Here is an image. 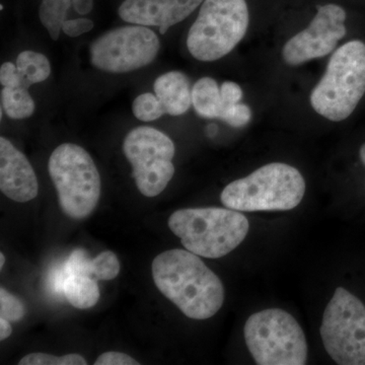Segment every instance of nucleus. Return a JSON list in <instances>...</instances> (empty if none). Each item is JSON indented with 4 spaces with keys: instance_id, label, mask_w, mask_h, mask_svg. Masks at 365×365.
Returning <instances> with one entry per match:
<instances>
[{
    "instance_id": "f257e3e1",
    "label": "nucleus",
    "mask_w": 365,
    "mask_h": 365,
    "mask_svg": "<svg viewBox=\"0 0 365 365\" xmlns=\"http://www.w3.org/2000/svg\"><path fill=\"white\" fill-rule=\"evenodd\" d=\"M158 289L185 316L206 319L215 316L225 302V287L198 255L181 249L155 257L151 265Z\"/></svg>"
},
{
    "instance_id": "f03ea898",
    "label": "nucleus",
    "mask_w": 365,
    "mask_h": 365,
    "mask_svg": "<svg viewBox=\"0 0 365 365\" xmlns=\"http://www.w3.org/2000/svg\"><path fill=\"white\" fill-rule=\"evenodd\" d=\"M168 225L185 249L210 259L234 251L250 230L246 216L230 208L180 209L170 216Z\"/></svg>"
},
{
    "instance_id": "7ed1b4c3",
    "label": "nucleus",
    "mask_w": 365,
    "mask_h": 365,
    "mask_svg": "<svg viewBox=\"0 0 365 365\" xmlns=\"http://www.w3.org/2000/svg\"><path fill=\"white\" fill-rule=\"evenodd\" d=\"M306 193V182L299 170L287 163L263 165L248 177L223 189V205L234 210H290L299 205Z\"/></svg>"
},
{
    "instance_id": "20e7f679",
    "label": "nucleus",
    "mask_w": 365,
    "mask_h": 365,
    "mask_svg": "<svg viewBox=\"0 0 365 365\" xmlns=\"http://www.w3.org/2000/svg\"><path fill=\"white\" fill-rule=\"evenodd\" d=\"M365 93V44L354 40L338 48L312 91L311 105L334 122L347 119Z\"/></svg>"
},
{
    "instance_id": "39448f33",
    "label": "nucleus",
    "mask_w": 365,
    "mask_h": 365,
    "mask_svg": "<svg viewBox=\"0 0 365 365\" xmlns=\"http://www.w3.org/2000/svg\"><path fill=\"white\" fill-rule=\"evenodd\" d=\"M246 0H204L190 28L187 47L199 61H215L235 49L248 31Z\"/></svg>"
},
{
    "instance_id": "423d86ee",
    "label": "nucleus",
    "mask_w": 365,
    "mask_h": 365,
    "mask_svg": "<svg viewBox=\"0 0 365 365\" xmlns=\"http://www.w3.org/2000/svg\"><path fill=\"white\" fill-rule=\"evenodd\" d=\"M48 169L61 210L73 220L88 217L101 197L100 173L90 153L76 144H61L53 151Z\"/></svg>"
},
{
    "instance_id": "0eeeda50",
    "label": "nucleus",
    "mask_w": 365,
    "mask_h": 365,
    "mask_svg": "<svg viewBox=\"0 0 365 365\" xmlns=\"http://www.w3.org/2000/svg\"><path fill=\"white\" fill-rule=\"evenodd\" d=\"M244 332L249 351L257 364H307L306 335L287 312L270 309L252 314Z\"/></svg>"
},
{
    "instance_id": "6e6552de",
    "label": "nucleus",
    "mask_w": 365,
    "mask_h": 365,
    "mask_svg": "<svg viewBox=\"0 0 365 365\" xmlns=\"http://www.w3.org/2000/svg\"><path fill=\"white\" fill-rule=\"evenodd\" d=\"M321 336L336 364L365 365V306L338 287L324 313Z\"/></svg>"
},
{
    "instance_id": "1a4fd4ad",
    "label": "nucleus",
    "mask_w": 365,
    "mask_h": 365,
    "mask_svg": "<svg viewBox=\"0 0 365 365\" xmlns=\"http://www.w3.org/2000/svg\"><path fill=\"white\" fill-rule=\"evenodd\" d=\"M123 151L133 168L140 193L146 197L160 195L175 175L173 158L176 148L172 139L153 127H137L125 137Z\"/></svg>"
},
{
    "instance_id": "9d476101",
    "label": "nucleus",
    "mask_w": 365,
    "mask_h": 365,
    "mask_svg": "<svg viewBox=\"0 0 365 365\" xmlns=\"http://www.w3.org/2000/svg\"><path fill=\"white\" fill-rule=\"evenodd\" d=\"M158 50L160 40L150 29L140 25L122 26L93 41L91 61L100 71L124 73L148 66Z\"/></svg>"
},
{
    "instance_id": "9b49d317",
    "label": "nucleus",
    "mask_w": 365,
    "mask_h": 365,
    "mask_svg": "<svg viewBox=\"0 0 365 365\" xmlns=\"http://www.w3.org/2000/svg\"><path fill=\"white\" fill-rule=\"evenodd\" d=\"M346 18L345 9L338 4L318 6V13L309 26L283 47L284 61L288 66H297L330 54L347 33Z\"/></svg>"
},
{
    "instance_id": "f8f14e48",
    "label": "nucleus",
    "mask_w": 365,
    "mask_h": 365,
    "mask_svg": "<svg viewBox=\"0 0 365 365\" xmlns=\"http://www.w3.org/2000/svg\"><path fill=\"white\" fill-rule=\"evenodd\" d=\"M204 0H125L118 9L120 18L126 23L144 26H160L165 35L174 25L203 4Z\"/></svg>"
},
{
    "instance_id": "ddd939ff",
    "label": "nucleus",
    "mask_w": 365,
    "mask_h": 365,
    "mask_svg": "<svg viewBox=\"0 0 365 365\" xmlns=\"http://www.w3.org/2000/svg\"><path fill=\"white\" fill-rule=\"evenodd\" d=\"M0 190L16 202H29L38 195L37 176L28 158L11 141L0 138Z\"/></svg>"
},
{
    "instance_id": "4468645a",
    "label": "nucleus",
    "mask_w": 365,
    "mask_h": 365,
    "mask_svg": "<svg viewBox=\"0 0 365 365\" xmlns=\"http://www.w3.org/2000/svg\"><path fill=\"white\" fill-rule=\"evenodd\" d=\"M165 114L181 116L192 105V91L189 79L182 72L170 71L155 79L153 85Z\"/></svg>"
},
{
    "instance_id": "2eb2a0df",
    "label": "nucleus",
    "mask_w": 365,
    "mask_h": 365,
    "mask_svg": "<svg viewBox=\"0 0 365 365\" xmlns=\"http://www.w3.org/2000/svg\"><path fill=\"white\" fill-rule=\"evenodd\" d=\"M69 275L91 276L97 280H112L119 275L120 262L111 251L98 254L91 259L85 250H74L66 262Z\"/></svg>"
},
{
    "instance_id": "dca6fc26",
    "label": "nucleus",
    "mask_w": 365,
    "mask_h": 365,
    "mask_svg": "<svg viewBox=\"0 0 365 365\" xmlns=\"http://www.w3.org/2000/svg\"><path fill=\"white\" fill-rule=\"evenodd\" d=\"M192 105L199 116L205 119H220L225 103L215 79L202 78L196 81L192 88Z\"/></svg>"
},
{
    "instance_id": "f3484780",
    "label": "nucleus",
    "mask_w": 365,
    "mask_h": 365,
    "mask_svg": "<svg viewBox=\"0 0 365 365\" xmlns=\"http://www.w3.org/2000/svg\"><path fill=\"white\" fill-rule=\"evenodd\" d=\"M63 294L72 307L88 309L97 304L100 288L97 279L91 276L71 274L64 283Z\"/></svg>"
},
{
    "instance_id": "a211bd4d",
    "label": "nucleus",
    "mask_w": 365,
    "mask_h": 365,
    "mask_svg": "<svg viewBox=\"0 0 365 365\" xmlns=\"http://www.w3.org/2000/svg\"><path fill=\"white\" fill-rule=\"evenodd\" d=\"M29 88L24 86H4L1 91L2 109L11 119H26L35 111V103Z\"/></svg>"
},
{
    "instance_id": "6ab92c4d",
    "label": "nucleus",
    "mask_w": 365,
    "mask_h": 365,
    "mask_svg": "<svg viewBox=\"0 0 365 365\" xmlns=\"http://www.w3.org/2000/svg\"><path fill=\"white\" fill-rule=\"evenodd\" d=\"M16 66L19 73L31 85L45 81L51 73L49 60L44 55L38 52L24 51L20 53L16 59Z\"/></svg>"
},
{
    "instance_id": "aec40b11",
    "label": "nucleus",
    "mask_w": 365,
    "mask_h": 365,
    "mask_svg": "<svg viewBox=\"0 0 365 365\" xmlns=\"http://www.w3.org/2000/svg\"><path fill=\"white\" fill-rule=\"evenodd\" d=\"M72 6V0H43L39 9L41 23L49 33L52 40L59 39L66 14Z\"/></svg>"
},
{
    "instance_id": "412c9836",
    "label": "nucleus",
    "mask_w": 365,
    "mask_h": 365,
    "mask_svg": "<svg viewBox=\"0 0 365 365\" xmlns=\"http://www.w3.org/2000/svg\"><path fill=\"white\" fill-rule=\"evenodd\" d=\"M132 112L143 122L155 121L165 114L157 96L150 93H144L134 100Z\"/></svg>"
},
{
    "instance_id": "4be33fe9",
    "label": "nucleus",
    "mask_w": 365,
    "mask_h": 365,
    "mask_svg": "<svg viewBox=\"0 0 365 365\" xmlns=\"http://www.w3.org/2000/svg\"><path fill=\"white\" fill-rule=\"evenodd\" d=\"M20 365H86V360L79 354L55 356L48 353H31L19 362Z\"/></svg>"
},
{
    "instance_id": "5701e85b",
    "label": "nucleus",
    "mask_w": 365,
    "mask_h": 365,
    "mask_svg": "<svg viewBox=\"0 0 365 365\" xmlns=\"http://www.w3.org/2000/svg\"><path fill=\"white\" fill-rule=\"evenodd\" d=\"M26 314V307L18 297L9 294L1 287L0 289V317L9 322H18Z\"/></svg>"
},
{
    "instance_id": "b1692460",
    "label": "nucleus",
    "mask_w": 365,
    "mask_h": 365,
    "mask_svg": "<svg viewBox=\"0 0 365 365\" xmlns=\"http://www.w3.org/2000/svg\"><path fill=\"white\" fill-rule=\"evenodd\" d=\"M252 119V112L249 106L237 103V104L227 106L223 109L220 120L230 126L241 128L250 123Z\"/></svg>"
},
{
    "instance_id": "393cba45",
    "label": "nucleus",
    "mask_w": 365,
    "mask_h": 365,
    "mask_svg": "<svg viewBox=\"0 0 365 365\" xmlns=\"http://www.w3.org/2000/svg\"><path fill=\"white\" fill-rule=\"evenodd\" d=\"M93 29V21L88 19H76V20H66L62 25V31L69 37H78L90 32Z\"/></svg>"
},
{
    "instance_id": "a878e982",
    "label": "nucleus",
    "mask_w": 365,
    "mask_h": 365,
    "mask_svg": "<svg viewBox=\"0 0 365 365\" xmlns=\"http://www.w3.org/2000/svg\"><path fill=\"white\" fill-rule=\"evenodd\" d=\"M95 365H139V362L126 353L105 352L98 357Z\"/></svg>"
},
{
    "instance_id": "bb28decb",
    "label": "nucleus",
    "mask_w": 365,
    "mask_h": 365,
    "mask_svg": "<svg viewBox=\"0 0 365 365\" xmlns=\"http://www.w3.org/2000/svg\"><path fill=\"white\" fill-rule=\"evenodd\" d=\"M220 91H222L225 108L227 107V106L237 104V103L241 102L242 98V90L241 86L234 83V81H225V83H223L222 86H220ZM225 108H223V109H225ZM220 116H222V115H220Z\"/></svg>"
},
{
    "instance_id": "cd10ccee",
    "label": "nucleus",
    "mask_w": 365,
    "mask_h": 365,
    "mask_svg": "<svg viewBox=\"0 0 365 365\" xmlns=\"http://www.w3.org/2000/svg\"><path fill=\"white\" fill-rule=\"evenodd\" d=\"M69 273L66 267V263L60 267L55 268L49 277V287L54 294H64V283L68 277Z\"/></svg>"
},
{
    "instance_id": "c85d7f7f",
    "label": "nucleus",
    "mask_w": 365,
    "mask_h": 365,
    "mask_svg": "<svg viewBox=\"0 0 365 365\" xmlns=\"http://www.w3.org/2000/svg\"><path fill=\"white\" fill-rule=\"evenodd\" d=\"M72 6L76 9V13L81 16H86L93 11V0H72Z\"/></svg>"
},
{
    "instance_id": "c756f323",
    "label": "nucleus",
    "mask_w": 365,
    "mask_h": 365,
    "mask_svg": "<svg viewBox=\"0 0 365 365\" xmlns=\"http://www.w3.org/2000/svg\"><path fill=\"white\" fill-rule=\"evenodd\" d=\"M11 322L4 318H0V340L7 339L13 333V328L11 326Z\"/></svg>"
},
{
    "instance_id": "7c9ffc66",
    "label": "nucleus",
    "mask_w": 365,
    "mask_h": 365,
    "mask_svg": "<svg viewBox=\"0 0 365 365\" xmlns=\"http://www.w3.org/2000/svg\"><path fill=\"white\" fill-rule=\"evenodd\" d=\"M359 155L360 160H361V162L364 163L365 167V143L361 146V148H360Z\"/></svg>"
},
{
    "instance_id": "2f4dec72",
    "label": "nucleus",
    "mask_w": 365,
    "mask_h": 365,
    "mask_svg": "<svg viewBox=\"0 0 365 365\" xmlns=\"http://www.w3.org/2000/svg\"><path fill=\"white\" fill-rule=\"evenodd\" d=\"M207 131L210 132V136L215 135L216 131H217V127L215 126V125H210L207 128Z\"/></svg>"
},
{
    "instance_id": "473e14b6",
    "label": "nucleus",
    "mask_w": 365,
    "mask_h": 365,
    "mask_svg": "<svg viewBox=\"0 0 365 365\" xmlns=\"http://www.w3.org/2000/svg\"><path fill=\"white\" fill-rule=\"evenodd\" d=\"M4 262H6V258H4V254H0V268L4 267Z\"/></svg>"
}]
</instances>
